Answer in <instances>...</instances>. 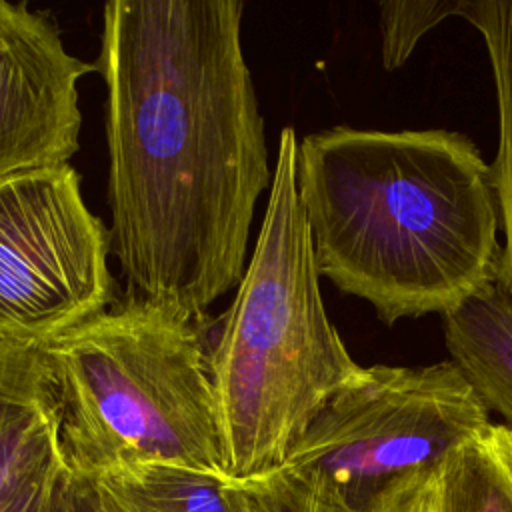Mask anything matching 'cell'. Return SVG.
Masks as SVG:
<instances>
[{
	"label": "cell",
	"instance_id": "obj_14",
	"mask_svg": "<svg viewBox=\"0 0 512 512\" xmlns=\"http://www.w3.org/2000/svg\"><path fill=\"white\" fill-rule=\"evenodd\" d=\"M382 62L386 70L400 68L420 38L450 16H458L460 0L380 2Z\"/></svg>",
	"mask_w": 512,
	"mask_h": 512
},
{
	"label": "cell",
	"instance_id": "obj_12",
	"mask_svg": "<svg viewBox=\"0 0 512 512\" xmlns=\"http://www.w3.org/2000/svg\"><path fill=\"white\" fill-rule=\"evenodd\" d=\"M458 16L480 32L496 90L498 150L492 170L504 234L498 282L512 296V0H460Z\"/></svg>",
	"mask_w": 512,
	"mask_h": 512
},
{
	"label": "cell",
	"instance_id": "obj_11",
	"mask_svg": "<svg viewBox=\"0 0 512 512\" xmlns=\"http://www.w3.org/2000/svg\"><path fill=\"white\" fill-rule=\"evenodd\" d=\"M436 512H512V430L486 424L434 470Z\"/></svg>",
	"mask_w": 512,
	"mask_h": 512
},
{
	"label": "cell",
	"instance_id": "obj_3",
	"mask_svg": "<svg viewBox=\"0 0 512 512\" xmlns=\"http://www.w3.org/2000/svg\"><path fill=\"white\" fill-rule=\"evenodd\" d=\"M296 158L286 126L254 250L208 352L230 480L282 466L324 404L364 370L324 308Z\"/></svg>",
	"mask_w": 512,
	"mask_h": 512
},
{
	"label": "cell",
	"instance_id": "obj_5",
	"mask_svg": "<svg viewBox=\"0 0 512 512\" xmlns=\"http://www.w3.org/2000/svg\"><path fill=\"white\" fill-rule=\"evenodd\" d=\"M488 416L452 360L364 366L324 404L282 466L368 512L394 484L436 468L490 424Z\"/></svg>",
	"mask_w": 512,
	"mask_h": 512
},
{
	"label": "cell",
	"instance_id": "obj_1",
	"mask_svg": "<svg viewBox=\"0 0 512 512\" xmlns=\"http://www.w3.org/2000/svg\"><path fill=\"white\" fill-rule=\"evenodd\" d=\"M240 0L104 6L110 250L124 300L188 322L236 288L270 190L264 118Z\"/></svg>",
	"mask_w": 512,
	"mask_h": 512
},
{
	"label": "cell",
	"instance_id": "obj_10",
	"mask_svg": "<svg viewBox=\"0 0 512 512\" xmlns=\"http://www.w3.org/2000/svg\"><path fill=\"white\" fill-rule=\"evenodd\" d=\"M82 478L100 512H248L232 480L194 470L140 466Z\"/></svg>",
	"mask_w": 512,
	"mask_h": 512
},
{
	"label": "cell",
	"instance_id": "obj_15",
	"mask_svg": "<svg viewBox=\"0 0 512 512\" xmlns=\"http://www.w3.org/2000/svg\"><path fill=\"white\" fill-rule=\"evenodd\" d=\"M434 470L414 474L384 492L368 512H436Z\"/></svg>",
	"mask_w": 512,
	"mask_h": 512
},
{
	"label": "cell",
	"instance_id": "obj_2",
	"mask_svg": "<svg viewBox=\"0 0 512 512\" xmlns=\"http://www.w3.org/2000/svg\"><path fill=\"white\" fill-rule=\"evenodd\" d=\"M296 182L320 276L392 326L498 282L492 164L462 132L334 126L298 140Z\"/></svg>",
	"mask_w": 512,
	"mask_h": 512
},
{
	"label": "cell",
	"instance_id": "obj_7",
	"mask_svg": "<svg viewBox=\"0 0 512 512\" xmlns=\"http://www.w3.org/2000/svg\"><path fill=\"white\" fill-rule=\"evenodd\" d=\"M96 70L68 52L48 12L0 0V180L78 152V82Z\"/></svg>",
	"mask_w": 512,
	"mask_h": 512
},
{
	"label": "cell",
	"instance_id": "obj_9",
	"mask_svg": "<svg viewBox=\"0 0 512 512\" xmlns=\"http://www.w3.org/2000/svg\"><path fill=\"white\" fill-rule=\"evenodd\" d=\"M444 340L488 410L512 430V296L494 282L444 314Z\"/></svg>",
	"mask_w": 512,
	"mask_h": 512
},
{
	"label": "cell",
	"instance_id": "obj_13",
	"mask_svg": "<svg viewBox=\"0 0 512 512\" xmlns=\"http://www.w3.org/2000/svg\"><path fill=\"white\" fill-rule=\"evenodd\" d=\"M232 482L248 512H356L324 484L286 466Z\"/></svg>",
	"mask_w": 512,
	"mask_h": 512
},
{
	"label": "cell",
	"instance_id": "obj_4",
	"mask_svg": "<svg viewBox=\"0 0 512 512\" xmlns=\"http://www.w3.org/2000/svg\"><path fill=\"white\" fill-rule=\"evenodd\" d=\"M42 348L74 474L172 466L228 478L198 322L122 298Z\"/></svg>",
	"mask_w": 512,
	"mask_h": 512
},
{
	"label": "cell",
	"instance_id": "obj_16",
	"mask_svg": "<svg viewBox=\"0 0 512 512\" xmlns=\"http://www.w3.org/2000/svg\"><path fill=\"white\" fill-rule=\"evenodd\" d=\"M66 474L68 464L66 458H62L34 478L0 512H60V494Z\"/></svg>",
	"mask_w": 512,
	"mask_h": 512
},
{
	"label": "cell",
	"instance_id": "obj_6",
	"mask_svg": "<svg viewBox=\"0 0 512 512\" xmlns=\"http://www.w3.org/2000/svg\"><path fill=\"white\" fill-rule=\"evenodd\" d=\"M110 230L68 162L0 180V344H50L114 304Z\"/></svg>",
	"mask_w": 512,
	"mask_h": 512
},
{
	"label": "cell",
	"instance_id": "obj_17",
	"mask_svg": "<svg viewBox=\"0 0 512 512\" xmlns=\"http://www.w3.org/2000/svg\"><path fill=\"white\" fill-rule=\"evenodd\" d=\"M60 512H100L88 482L70 468L60 494Z\"/></svg>",
	"mask_w": 512,
	"mask_h": 512
},
{
	"label": "cell",
	"instance_id": "obj_8",
	"mask_svg": "<svg viewBox=\"0 0 512 512\" xmlns=\"http://www.w3.org/2000/svg\"><path fill=\"white\" fill-rule=\"evenodd\" d=\"M64 458L42 346L0 344V510Z\"/></svg>",
	"mask_w": 512,
	"mask_h": 512
}]
</instances>
